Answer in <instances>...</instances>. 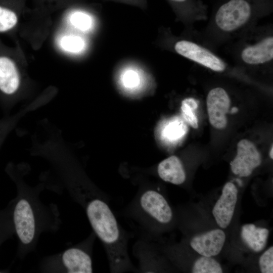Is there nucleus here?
Returning <instances> with one entry per match:
<instances>
[{"label":"nucleus","mask_w":273,"mask_h":273,"mask_svg":"<svg viewBox=\"0 0 273 273\" xmlns=\"http://www.w3.org/2000/svg\"><path fill=\"white\" fill-rule=\"evenodd\" d=\"M124 216L136 225L141 237L152 240L162 228L170 224L173 210L159 189H140L124 211Z\"/></svg>","instance_id":"obj_1"},{"label":"nucleus","mask_w":273,"mask_h":273,"mask_svg":"<svg viewBox=\"0 0 273 273\" xmlns=\"http://www.w3.org/2000/svg\"><path fill=\"white\" fill-rule=\"evenodd\" d=\"M122 81L126 87L132 88L138 85L139 78L136 72L129 70L124 73L122 76Z\"/></svg>","instance_id":"obj_22"},{"label":"nucleus","mask_w":273,"mask_h":273,"mask_svg":"<svg viewBox=\"0 0 273 273\" xmlns=\"http://www.w3.org/2000/svg\"><path fill=\"white\" fill-rule=\"evenodd\" d=\"M262 161L261 156L254 144L243 139L237 145V155L231 162V168L234 174L240 177L249 176Z\"/></svg>","instance_id":"obj_4"},{"label":"nucleus","mask_w":273,"mask_h":273,"mask_svg":"<svg viewBox=\"0 0 273 273\" xmlns=\"http://www.w3.org/2000/svg\"><path fill=\"white\" fill-rule=\"evenodd\" d=\"M7 217L3 213H0V243L8 233Z\"/></svg>","instance_id":"obj_23"},{"label":"nucleus","mask_w":273,"mask_h":273,"mask_svg":"<svg viewBox=\"0 0 273 273\" xmlns=\"http://www.w3.org/2000/svg\"><path fill=\"white\" fill-rule=\"evenodd\" d=\"M238 111V109L237 108H233L232 109V113H235L237 111Z\"/></svg>","instance_id":"obj_25"},{"label":"nucleus","mask_w":273,"mask_h":273,"mask_svg":"<svg viewBox=\"0 0 273 273\" xmlns=\"http://www.w3.org/2000/svg\"><path fill=\"white\" fill-rule=\"evenodd\" d=\"M272 147L273 146L272 145L270 149V151H269V156L271 159H272L273 158V153H272L273 147Z\"/></svg>","instance_id":"obj_24"},{"label":"nucleus","mask_w":273,"mask_h":273,"mask_svg":"<svg viewBox=\"0 0 273 273\" xmlns=\"http://www.w3.org/2000/svg\"><path fill=\"white\" fill-rule=\"evenodd\" d=\"M175 51L180 55L213 71L221 72L227 64L207 48L195 42L180 40L174 45Z\"/></svg>","instance_id":"obj_3"},{"label":"nucleus","mask_w":273,"mask_h":273,"mask_svg":"<svg viewBox=\"0 0 273 273\" xmlns=\"http://www.w3.org/2000/svg\"><path fill=\"white\" fill-rule=\"evenodd\" d=\"M238 189L233 183H226L213 208V216L217 225L222 229L226 228L232 221L238 200Z\"/></svg>","instance_id":"obj_7"},{"label":"nucleus","mask_w":273,"mask_h":273,"mask_svg":"<svg viewBox=\"0 0 273 273\" xmlns=\"http://www.w3.org/2000/svg\"><path fill=\"white\" fill-rule=\"evenodd\" d=\"M20 85L19 72L9 57L0 56V91L8 96L15 94Z\"/></svg>","instance_id":"obj_11"},{"label":"nucleus","mask_w":273,"mask_h":273,"mask_svg":"<svg viewBox=\"0 0 273 273\" xmlns=\"http://www.w3.org/2000/svg\"><path fill=\"white\" fill-rule=\"evenodd\" d=\"M18 22L15 12L7 6L0 4V33L12 29Z\"/></svg>","instance_id":"obj_17"},{"label":"nucleus","mask_w":273,"mask_h":273,"mask_svg":"<svg viewBox=\"0 0 273 273\" xmlns=\"http://www.w3.org/2000/svg\"><path fill=\"white\" fill-rule=\"evenodd\" d=\"M70 21L73 26L81 30H86L92 25L90 17L80 12L73 13L70 16Z\"/></svg>","instance_id":"obj_20"},{"label":"nucleus","mask_w":273,"mask_h":273,"mask_svg":"<svg viewBox=\"0 0 273 273\" xmlns=\"http://www.w3.org/2000/svg\"><path fill=\"white\" fill-rule=\"evenodd\" d=\"M268 234L267 229L249 223L242 226L241 236L249 248L255 252H260L266 246Z\"/></svg>","instance_id":"obj_13"},{"label":"nucleus","mask_w":273,"mask_h":273,"mask_svg":"<svg viewBox=\"0 0 273 273\" xmlns=\"http://www.w3.org/2000/svg\"><path fill=\"white\" fill-rule=\"evenodd\" d=\"M198 107V102L193 98H186L181 102L182 116L186 121L194 128L198 127V120L195 112Z\"/></svg>","instance_id":"obj_16"},{"label":"nucleus","mask_w":273,"mask_h":273,"mask_svg":"<svg viewBox=\"0 0 273 273\" xmlns=\"http://www.w3.org/2000/svg\"><path fill=\"white\" fill-rule=\"evenodd\" d=\"M193 273H221L219 263L212 257L202 256L194 262L192 268Z\"/></svg>","instance_id":"obj_14"},{"label":"nucleus","mask_w":273,"mask_h":273,"mask_svg":"<svg viewBox=\"0 0 273 273\" xmlns=\"http://www.w3.org/2000/svg\"><path fill=\"white\" fill-rule=\"evenodd\" d=\"M62 260L67 272H93L92 259L87 249L81 247L70 248L64 252Z\"/></svg>","instance_id":"obj_10"},{"label":"nucleus","mask_w":273,"mask_h":273,"mask_svg":"<svg viewBox=\"0 0 273 273\" xmlns=\"http://www.w3.org/2000/svg\"><path fill=\"white\" fill-rule=\"evenodd\" d=\"M272 0H220L214 11V22L219 30L233 33L269 12Z\"/></svg>","instance_id":"obj_2"},{"label":"nucleus","mask_w":273,"mask_h":273,"mask_svg":"<svg viewBox=\"0 0 273 273\" xmlns=\"http://www.w3.org/2000/svg\"><path fill=\"white\" fill-rule=\"evenodd\" d=\"M225 239L223 231L216 229L194 236L190 244L194 251L202 256L212 257L220 252Z\"/></svg>","instance_id":"obj_9"},{"label":"nucleus","mask_w":273,"mask_h":273,"mask_svg":"<svg viewBox=\"0 0 273 273\" xmlns=\"http://www.w3.org/2000/svg\"><path fill=\"white\" fill-rule=\"evenodd\" d=\"M157 173L163 180L175 185L183 184L186 179L184 165L175 156H170L160 162L157 166Z\"/></svg>","instance_id":"obj_12"},{"label":"nucleus","mask_w":273,"mask_h":273,"mask_svg":"<svg viewBox=\"0 0 273 273\" xmlns=\"http://www.w3.org/2000/svg\"><path fill=\"white\" fill-rule=\"evenodd\" d=\"M206 105L211 125L216 129H224L228 123L226 114L231 105L227 92L221 87L212 88L207 95Z\"/></svg>","instance_id":"obj_5"},{"label":"nucleus","mask_w":273,"mask_h":273,"mask_svg":"<svg viewBox=\"0 0 273 273\" xmlns=\"http://www.w3.org/2000/svg\"><path fill=\"white\" fill-rule=\"evenodd\" d=\"M186 126L179 119L171 120L164 126L162 131V136L169 142L176 141L186 132Z\"/></svg>","instance_id":"obj_15"},{"label":"nucleus","mask_w":273,"mask_h":273,"mask_svg":"<svg viewBox=\"0 0 273 273\" xmlns=\"http://www.w3.org/2000/svg\"><path fill=\"white\" fill-rule=\"evenodd\" d=\"M62 48L67 52L77 53L81 51L84 47V41L81 38L75 36H65L61 40Z\"/></svg>","instance_id":"obj_19"},{"label":"nucleus","mask_w":273,"mask_h":273,"mask_svg":"<svg viewBox=\"0 0 273 273\" xmlns=\"http://www.w3.org/2000/svg\"><path fill=\"white\" fill-rule=\"evenodd\" d=\"M240 58L244 64L250 66H259L272 61V35L264 36L253 43L245 45L240 51Z\"/></svg>","instance_id":"obj_8"},{"label":"nucleus","mask_w":273,"mask_h":273,"mask_svg":"<svg viewBox=\"0 0 273 273\" xmlns=\"http://www.w3.org/2000/svg\"><path fill=\"white\" fill-rule=\"evenodd\" d=\"M260 270L262 273L273 272V247H270L260 257Z\"/></svg>","instance_id":"obj_21"},{"label":"nucleus","mask_w":273,"mask_h":273,"mask_svg":"<svg viewBox=\"0 0 273 273\" xmlns=\"http://www.w3.org/2000/svg\"><path fill=\"white\" fill-rule=\"evenodd\" d=\"M13 220L16 234L24 244H30L35 232V222L32 207L28 201L21 199L16 203L13 212Z\"/></svg>","instance_id":"obj_6"},{"label":"nucleus","mask_w":273,"mask_h":273,"mask_svg":"<svg viewBox=\"0 0 273 273\" xmlns=\"http://www.w3.org/2000/svg\"><path fill=\"white\" fill-rule=\"evenodd\" d=\"M176 7L183 8L193 17L203 16L206 12V7L197 0H168Z\"/></svg>","instance_id":"obj_18"}]
</instances>
